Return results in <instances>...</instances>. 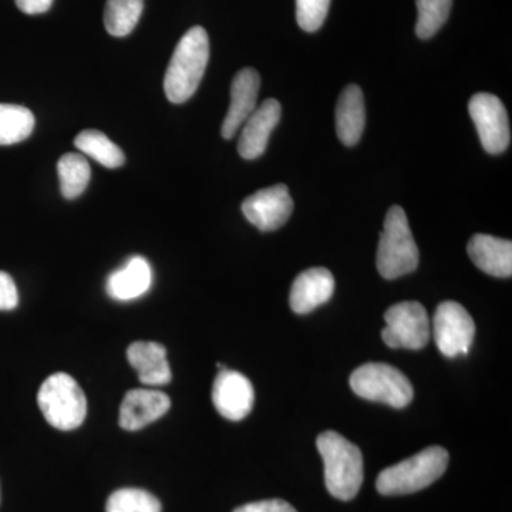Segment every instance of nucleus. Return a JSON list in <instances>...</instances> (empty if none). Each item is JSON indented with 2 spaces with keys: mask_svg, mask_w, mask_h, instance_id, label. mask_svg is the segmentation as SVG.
<instances>
[{
  "mask_svg": "<svg viewBox=\"0 0 512 512\" xmlns=\"http://www.w3.org/2000/svg\"><path fill=\"white\" fill-rule=\"evenodd\" d=\"M210 60V39L207 30L194 26L188 30L168 64L164 77V92L174 104L191 99L200 86Z\"/></svg>",
  "mask_w": 512,
  "mask_h": 512,
  "instance_id": "f257e3e1",
  "label": "nucleus"
},
{
  "mask_svg": "<svg viewBox=\"0 0 512 512\" xmlns=\"http://www.w3.org/2000/svg\"><path fill=\"white\" fill-rule=\"evenodd\" d=\"M316 444L325 464L329 493L338 500H353L363 484L362 451L336 431L320 434Z\"/></svg>",
  "mask_w": 512,
  "mask_h": 512,
  "instance_id": "f03ea898",
  "label": "nucleus"
},
{
  "mask_svg": "<svg viewBox=\"0 0 512 512\" xmlns=\"http://www.w3.org/2000/svg\"><path fill=\"white\" fill-rule=\"evenodd\" d=\"M446 448L431 446L407 458L402 463L387 467L376 481L377 491L383 495H406L429 487L446 473Z\"/></svg>",
  "mask_w": 512,
  "mask_h": 512,
  "instance_id": "7ed1b4c3",
  "label": "nucleus"
},
{
  "mask_svg": "<svg viewBox=\"0 0 512 512\" xmlns=\"http://www.w3.org/2000/svg\"><path fill=\"white\" fill-rule=\"evenodd\" d=\"M377 269L384 279L412 274L419 266V248L414 241L406 212L394 205L387 212L377 247Z\"/></svg>",
  "mask_w": 512,
  "mask_h": 512,
  "instance_id": "20e7f679",
  "label": "nucleus"
},
{
  "mask_svg": "<svg viewBox=\"0 0 512 512\" xmlns=\"http://www.w3.org/2000/svg\"><path fill=\"white\" fill-rule=\"evenodd\" d=\"M37 403L47 423L57 430L77 429L86 419V396L79 383L66 373L47 377L37 393Z\"/></svg>",
  "mask_w": 512,
  "mask_h": 512,
  "instance_id": "39448f33",
  "label": "nucleus"
},
{
  "mask_svg": "<svg viewBox=\"0 0 512 512\" xmlns=\"http://www.w3.org/2000/svg\"><path fill=\"white\" fill-rule=\"evenodd\" d=\"M350 387L357 396L370 402L404 409L413 400L412 383L396 367L386 363H366L350 376Z\"/></svg>",
  "mask_w": 512,
  "mask_h": 512,
  "instance_id": "423d86ee",
  "label": "nucleus"
},
{
  "mask_svg": "<svg viewBox=\"0 0 512 512\" xmlns=\"http://www.w3.org/2000/svg\"><path fill=\"white\" fill-rule=\"evenodd\" d=\"M382 338L389 348L420 350L429 343L430 319L419 302H402L384 313Z\"/></svg>",
  "mask_w": 512,
  "mask_h": 512,
  "instance_id": "0eeeda50",
  "label": "nucleus"
},
{
  "mask_svg": "<svg viewBox=\"0 0 512 512\" xmlns=\"http://www.w3.org/2000/svg\"><path fill=\"white\" fill-rule=\"evenodd\" d=\"M433 335L444 356L467 355L476 336V323L460 303L443 302L434 313Z\"/></svg>",
  "mask_w": 512,
  "mask_h": 512,
  "instance_id": "6e6552de",
  "label": "nucleus"
},
{
  "mask_svg": "<svg viewBox=\"0 0 512 512\" xmlns=\"http://www.w3.org/2000/svg\"><path fill=\"white\" fill-rule=\"evenodd\" d=\"M468 111L484 150L490 154L504 153L511 143V130L503 101L494 94L477 93L471 97Z\"/></svg>",
  "mask_w": 512,
  "mask_h": 512,
  "instance_id": "1a4fd4ad",
  "label": "nucleus"
},
{
  "mask_svg": "<svg viewBox=\"0 0 512 512\" xmlns=\"http://www.w3.org/2000/svg\"><path fill=\"white\" fill-rule=\"evenodd\" d=\"M292 211L293 200L284 184L256 191L242 202L245 218L264 232L284 227Z\"/></svg>",
  "mask_w": 512,
  "mask_h": 512,
  "instance_id": "9d476101",
  "label": "nucleus"
},
{
  "mask_svg": "<svg viewBox=\"0 0 512 512\" xmlns=\"http://www.w3.org/2000/svg\"><path fill=\"white\" fill-rule=\"evenodd\" d=\"M212 403L225 419L244 420L254 407V386L242 373L221 370L212 386Z\"/></svg>",
  "mask_w": 512,
  "mask_h": 512,
  "instance_id": "9b49d317",
  "label": "nucleus"
},
{
  "mask_svg": "<svg viewBox=\"0 0 512 512\" xmlns=\"http://www.w3.org/2000/svg\"><path fill=\"white\" fill-rule=\"evenodd\" d=\"M282 107L278 100H265L242 124L238 141L239 156L245 160H255L265 153L269 137L281 120Z\"/></svg>",
  "mask_w": 512,
  "mask_h": 512,
  "instance_id": "f8f14e48",
  "label": "nucleus"
},
{
  "mask_svg": "<svg viewBox=\"0 0 512 512\" xmlns=\"http://www.w3.org/2000/svg\"><path fill=\"white\" fill-rule=\"evenodd\" d=\"M259 87H261V77L251 67L239 70L232 80L231 103L221 127V134L225 140L234 138L242 124L254 113Z\"/></svg>",
  "mask_w": 512,
  "mask_h": 512,
  "instance_id": "ddd939ff",
  "label": "nucleus"
},
{
  "mask_svg": "<svg viewBox=\"0 0 512 512\" xmlns=\"http://www.w3.org/2000/svg\"><path fill=\"white\" fill-rule=\"evenodd\" d=\"M171 400L167 394L151 389L130 390L120 407L121 429L137 431L163 417L170 410Z\"/></svg>",
  "mask_w": 512,
  "mask_h": 512,
  "instance_id": "4468645a",
  "label": "nucleus"
},
{
  "mask_svg": "<svg viewBox=\"0 0 512 512\" xmlns=\"http://www.w3.org/2000/svg\"><path fill=\"white\" fill-rule=\"evenodd\" d=\"M335 292V278L326 268H312L302 272L293 282L289 303L292 311L306 315L329 301Z\"/></svg>",
  "mask_w": 512,
  "mask_h": 512,
  "instance_id": "2eb2a0df",
  "label": "nucleus"
},
{
  "mask_svg": "<svg viewBox=\"0 0 512 512\" xmlns=\"http://www.w3.org/2000/svg\"><path fill=\"white\" fill-rule=\"evenodd\" d=\"M153 284V269L143 256L130 259L107 278L106 292L114 301L128 302L141 298Z\"/></svg>",
  "mask_w": 512,
  "mask_h": 512,
  "instance_id": "dca6fc26",
  "label": "nucleus"
},
{
  "mask_svg": "<svg viewBox=\"0 0 512 512\" xmlns=\"http://www.w3.org/2000/svg\"><path fill=\"white\" fill-rule=\"evenodd\" d=\"M468 256L478 269L495 278H511L512 242L477 234L468 242Z\"/></svg>",
  "mask_w": 512,
  "mask_h": 512,
  "instance_id": "f3484780",
  "label": "nucleus"
},
{
  "mask_svg": "<svg viewBox=\"0 0 512 512\" xmlns=\"http://www.w3.org/2000/svg\"><path fill=\"white\" fill-rule=\"evenodd\" d=\"M128 363L146 386H164L173 379L167 350L157 342H134L127 349Z\"/></svg>",
  "mask_w": 512,
  "mask_h": 512,
  "instance_id": "a211bd4d",
  "label": "nucleus"
},
{
  "mask_svg": "<svg viewBox=\"0 0 512 512\" xmlns=\"http://www.w3.org/2000/svg\"><path fill=\"white\" fill-rule=\"evenodd\" d=\"M366 126L365 96L356 84L345 87L336 106V133L345 146L359 143Z\"/></svg>",
  "mask_w": 512,
  "mask_h": 512,
  "instance_id": "6ab92c4d",
  "label": "nucleus"
},
{
  "mask_svg": "<svg viewBox=\"0 0 512 512\" xmlns=\"http://www.w3.org/2000/svg\"><path fill=\"white\" fill-rule=\"evenodd\" d=\"M32 111L18 104H0V146L22 143L35 130Z\"/></svg>",
  "mask_w": 512,
  "mask_h": 512,
  "instance_id": "aec40b11",
  "label": "nucleus"
},
{
  "mask_svg": "<svg viewBox=\"0 0 512 512\" xmlns=\"http://www.w3.org/2000/svg\"><path fill=\"white\" fill-rule=\"evenodd\" d=\"M74 146L106 168H119L126 163V156L121 148L101 131H82L74 140Z\"/></svg>",
  "mask_w": 512,
  "mask_h": 512,
  "instance_id": "412c9836",
  "label": "nucleus"
},
{
  "mask_svg": "<svg viewBox=\"0 0 512 512\" xmlns=\"http://www.w3.org/2000/svg\"><path fill=\"white\" fill-rule=\"evenodd\" d=\"M60 191L66 200H74L86 191L92 171L86 158L80 154H64L57 163Z\"/></svg>",
  "mask_w": 512,
  "mask_h": 512,
  "instance_id": "4be33fe9",
  "label": "nucleus"
},
{
  "mask_svg": "<svg viewBox=\"0 0 512 512\" xmlns=\"http://www.w3.org/2000/svg\"><path fill=\"white\" fill-rule=\"evenodd\" d=\"M143 8L144 0H107L104 28L114 37L130 35L141 18Z\"/></svg>",
  "mask_w": 512,
  "mask_h": 512,
  "instance_id": "5701e85b",
  "label": "nucleus"
},
{
  "mask_svg": "<svg viewBox=\"0 0 512 512\" xmlns=\"http://www.w3.org/2000/svg\"><path fill=\"white\" fill-rule=\"evenodd\" d=\"M453 0H416V35L427 40L436 35L450 16Z\"/></svg>",
  "mask_w": 512,
  "mask_h": 512,
  "instance_id": "b1692460",
  "label": "nucleus"
},
{
  "mask_svg": "<svg viewBox=\"0 0 512 512\" xmlns=\"http://www.w3.org/2000/svg\"><path fill=\"white\" fill-rule=\"evenodd\" d=\"M106 512H161V503L141 488H120L107 500Z\"/></svg>",
  "mask_w": 512,
  "mask_h": 512,
  "instance_id": "393cba45",
  "label": "nucleus"
},
{
  "mask_svg": "<svg viewBox=\"0 0 512 512\" xmlns=\"http://www.w3.org/2000/svg\"><path fill=\"white\" fill-rule=\"evenodd\" d=\"M330 0H296V20L305 32L322 28L328 16Z\"/></svg>",
  "mask_w": 512,
  "mask_h": 512,
  "instance_id": "a878e982",
  "label": "nucleus"
},
{
  "mask_svg": "<svg viewBox=\"0 0 512 512\" xmlns=\"http://www.w3.org/2000/svg\"><path fill=\"white\" fill-rule=\"evenodd\" d=\"M19 293L8 272L0 271V311H13L18 306Z\"/></svg>",
  "mask_w": 512,
  "mask_h": 512,
  "instance_id": "bb28decb",
  "label": "nucleus"
},
{
  "mask_svg": "<svg viewBox=\"0 0 512 512\" xmlns=\"http://www.w3.org/2000/svg\"><path fill=\"white\" fill-rule=\"evenodd\" d=\"M234 512H298L284 500L256 501L238 507Z\"/></svg>",
  "mask_w": 512,
  "mask_h": 512,
  "instance_id": "cd10ccee",
  "label": "nucleus"
},
{
  "mask_svg": "<svg viewBox=\"0 0 512 512\" xmlns=\"http://www.w3.org/2000/svg\"><path fill=\"white\" fill-rule=\"evenodd\" d=\"M53 0H16V5L26 15H40L52 6Z\"/></svg>",
  "mask_w": 512,
  "mask_h": 512,
  "instance_id": "c85d7f7f",
  "label": "nucleus"
}]
</instances>
